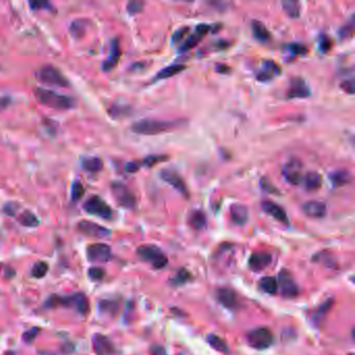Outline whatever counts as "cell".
Here are the masks:
<instances>
[{
	"mask_svg": "<svg viewBox=\"0 0 355 355\" xmlns=\"http://www.w3.org/2000/svg\"><path fill=\"white\" fill-rule=\"evenodd\" d=\"M181 125V120H161L145 118L135 121L131 125V130L138 134L155 135L171 131Z\"/></svg>",
	"mask_w": 355,
	"mask_h": 355,
	"instance_id": "cell-1",
	"label": "cell"
},
{
	"mask_svg": "<svg viewBox=\"0 0 355 355\" xmlns=\"http://www.w3.org/2000/svg\"><path fill=\"white\" fill-rule=\"evenodd\" d=\"M35 95L40 103L54 110L67 111L75 107L74 99L66 95H61V94H58L51 90L38 88L35 91Z\"/></svg>",
	"mask_w": 355,
	"mask_h": 355,
	"instance_id": "cell-2",
	"label": "cell"
},
{
	"mask_svg": "<svg viewBox=\"0 0 355 355\" xmlns=\"http://www.w3.org/2000/svg\"><path fill=\"white\" fill-rule=\"evenodd\" d=\"M46 305L49 307L55 306H66V307H73L77 310L80 315H86L89 311V301L85 294L77 293L70 296L65 297H59V296H52L50 297Z\"/></svg>",
	"mask_w": 355,
	"mask_h": 355,
	"instance_id": "cell-3",
	"label": "cell"
},
{
	"mask_svg": "<svg viewBox=\"0 0 355 355\" xmlns=\"http://www.w3.org/2000/svg\"><path fill=\"white\" fill-rule=\"evenodd\" d=\"M37 78L39 81L47 86L66 88L69 86L68 79L64 74L54 66H44L37 72Z\"/></svg>",
	"mask_w": 355,
	"mask_h": 355,
	"instance_id": "cell-4",
	"label": "cell"
},
{
	"mask_svg": "<svg viewBox=\"0 0 355 355\" xmlns=\"http://www.w3.org/2000/svg\"><path fill=\"white\" fill-rule=\"evenodd\" d=\"M137 253L143 260L150 263L155 269H162L167 265V263H168V259H167L166 255L158 246H154V245L140 246L137 250Z\"/></svg>",
	"mask_w": 355,
	"mask_h": 355,
	"instance_id": "cell-5",
	"label": "cell"
},
{
	"mask_svg": "<svg viewBox=\"0 0 355 355\" xmlns=\"http://www.w3.org/2000/svg\"><path fill=\"white\" fill-rule=\"evenodd\" d=\"M247 342L250 346L257 350H264L272 346L274 342L273 333L266 327L255 328L248 332Z\"/></svg>",
	"mask_w": 355,
	"mask_h": 355,
	"instance_id": "cell-6",
	"label": "cell"
},
{
	"mask_svg": "<svg viewBox=\"0 0 355 355\" xmlns=\"http://www.w3.org/2000/svg\"><path fill=\"white\" fill-rule=\"evenodd\" d=\"M83 210L88 214L99 217L104 220H110L113 217L111 206L99 196H92L83 204Z\"/></svg>",
	"mask_w": 355,
	"mask_h": 355,
	"instance_id": "cell-7",
	"label": "cell"
},
{
	"mask_svg": "<svg viewBox=\"0 0 355 355\" xmlns=\"http://www.w3.org/2000/svg\"><path fill=\"white\" fill-rule=\"evenodd\" d=\"M111 189L115 199L121 206L128 208V210L134 208L135 204H137V199H135L133 193L128 189V186L120 181H114L111 185Z\"/></svg>",
	"mask_w": 355,
	"mask_h": 355,
	"instance_id": "cell-8",
	"label": "cell"
},
{
	"mask_svg": "<svg viewBox=\"0 0 355 355\" xmlns=\"http://www.w3.org/2000/svg\"><path fill=\"white\" fill-rule=\"evenodd\" d=\"M283 177L292 185H298L303 178V164L299 159H291L283 167Z\"/></svg>",
	"mask_w": 355,
	"mask_h": 355,
	"instance_id": "cell-9",
	"label": "cell"
},
{
	"mask_svg": "<svg viewBox=\"0 0 355 355\" xmlns=\"http://www.w3.org/2000/svg\"><path fill=\"white\" fill-rule=\"evenodd\" d=\"M310 89L305 80L301 77H293L287 91L288 99H305L310 96Z\"/></svg>",
	"mask_w": 355,
	"mask_h": 355,
	"instance_id": "cell-10",
	"label": "cell"
},
{
	"mask_svg": "<svg viewBox=\"0 0 355 355\" xmlns=\"http://www.w3.org/2000/svg\"><path fill=\"white\" fill-rule=\"evenodd\" d=\"M277 283L280 293L284 297L295 298L298 296L299 288L288 271L285 270L279 274V279Z\"/></svg>",
	"mask_w": 355,
	"mask_h": 355,
	"instance_id": "cell-11",
	"label": "cell"
},
{
	"mask_svg": "<svg viewBox=\"0 0 355 355\" xmlns=\"http://www.w3.org/2000/svg\"><path fill=\"white\" fill-rule=\"evenodd\" d=\"M78 231L88 237L95 238H107L111 236V231L107 227L101 226L95 222L82 220L78 223Z\"/></svg>",
	"mask_w": 355,
	"mask_h": 355,
	"instance_id": "cell-12",
	"label": "cell"
},
{
	"mask_svg": "<svg viewBox=\"0 0 355 355\" xmlns=\"http://www.w3.org/2000/svg\"><path fill=\"white\" fill-rule=\"evenodd\" d=\"M87 256L93 263H107L112 257V250L107 244H93L87 249Z\"/></svg>",
	"mask_w": 355,
	"mask_h": 355,
	"instance_id": "cell-13",
	"label": "cell"
},
{
	"mask_svg": "<svg viewBox=\"0 0 355 355\" xmlns=\"http://www.w3.org/2000/svg\"><path fill=\"white\" fill-rule=\"evenodd\" d=\"M160 176L164 181H166L167 183L173 186L177 192L180 193L184 197L189 196L187 187L178 173L175 172L174 170H171V169H163L160 172Z\"/></svg>",
	"mask_w": 355,
	"mask_h": 355,
	"instance_id": "cell-14",
	"label": "cell"
},
{
	"mask_svg": "<svg viewBox=\"0 0 355 355\" xmlns=\"http://www.w3.org/2000/svg\"><path fill=\"white\" fill-rule=\"evenodd\" d=\"M281 74V68L275 61L264 59L260 70L256 73V79L262 82H268Z\"/></svg>",
	"mask_w": 355,
	"mask_h": 355,
	"instance_id": "cell-15",
	"label": "cell"
},
{
	"mask_svg": "<svg viewBox=\"0 0 355 355\" xmlns=\"http://www.w3.org/2000/svg\"><path fill=\"white\" fill-rule=\"evenodd\" d=\"M260 205H262L263 211L266 214H268L269 216L274 218L275 220H277L278 222L283 223L285 225L290 224L287 212L279 204H277V203H275L273 201H271V200H264Z\"/></svg>",
	"mask_w": 355,
	"mask_h": 355,
	"instance_id": "cell-16",
	"label": "cell"
},
{
	"mask_svg": "<svg viewBox=\"0 0 355 355\" xmlns=\"http://www.w3.org/2000/svg\"><path fill=\"white\" fill-rule=\"evenodd\" d=\"M217 299L220 303L228 309H237L238 307V299L236 292L228 288H221L217 291Z\"/></svg>",
	"mask_w": 355,
	"mask_h": 355,
	"instance_id": "cell-17",
	"label": "cell"
},
{
	"mask_svg": "<svg viewBox=\"0 0 355 355\" xmlns=\"http://www.w3.org/2000/svg\"><path fill=\"white\" fill-rule=\"evenodd\" d=\"M121 58V47L118 39H114L111 41L110 44V55L107 60L102 62L103 71H111L118 65Z\"/></svg>",
	"mask_w": 355,
	"mask_h": 355,
	"instance_id": "cell-18",
	"label": "cell"
},
{
	"mask_svg": "<svg viewBox=\"0 0 355 355\" xmlns=\"http://www.w3.org/2000/svg\"><path fill=\"white\" fill-rule=\"evenodd\" d=\"M302 211L310 218L321 219L325 217L327 213V207L324 202L319 200H310L302 205Z\"/></svg>",
	"mask_w": 355,
	"mask_h": 355,
	"instance_id": "cell-19",
	"label": "cell"
},
{
	"mask_svg": "<svg viewBox=\"0 0 355 355\" xmlns=\"http://www.w3.org/2000/svg\"><path fill=\"white\" fill-rule=\"evenodd\" d=\"M93 349L96 355H112L115 351L111 340L102 335H95L93 337Z\"/></svg>",
	"mask_w": 355,
	"mask_h": 355,
	"instance_id": "cell-20",
	"label": "cell"
},
{
	"mask_svg": "<svg viewBox=\"0 0 355 355\" xmlns=\"http://www.w3.org/2000/svg\"><path fill=\"white\" fill-rule=\"evenodd\" d=\"M272 262V256L267 252H255L249 258V267L251 270L259 272L266 269Z\"/></svg>",
	"mask_w": 355,
	"mask_h": 355,
	"instance_id": "cell-21",
	"label": "cell"
},
{
	"mask_svg": "<svg viewBox=\"0 0 355 355\" xmlns=\"http://www.w3.org/2000/svg\"><path fill=\"white\" fill-rule=\"evenodd\" d=\"M248 217L249 212L245 205L235 203L231 206V218L235 224L244 225L248 221Z\"/></svg>",
	"mask_w": 355,
	"mask_h": 355,
	"instance_id": "cell-22",
	"label": "cell"
},
{
	"mask_svg": "<svg viewBox=\"0 0 355 355\" xmlns=\"http://www.w3.org/2000/svg\"><path fill=\"white\" fill-rule=\"evenodd\" d=\"M302 182H303L305 190L309 192H315L322 186V175L317 171L307 172L303 176V178H302Z\"/></svg>",
	"mask_w": 355,
	"mask_h": 355,
	"instance_id": "cell-23",
	"label": "cell"
},
{
	"mask_svg": "<svg viewBox=\"0 0 355 355\" xmlns=\"http://www.w3.org/2000/svg\"><path fill=\"white\" fill-rule=\"evenodd\" d=\"M251 30L253 37L260 42V43H267L271 40V34L266 27V25L258 20H253L251 22Z\"/></svg>",
	"mask_w": 355,
	"mask_h": 355,
	"instance_id": "cell-24",
	"label": "cell"
},
{
	"mask_svg": "<svg viewBox=\"0 0 355 355\" xmlns=\"http://www.w3.org/2000/svg\"><path fill=\"white\" fill-rule=\"evenodd\" d=\"M329 179L332 182L333 186L340 187V186H344V185L348 184L352 179V176L348 170L340 169V170H336V171L331 172L329 174Z\"/></svg>",
	"mask_w": 355,
	"mask_h": 355,
	"instance_id": "cell-25",
	"label": "cell"
},
{
	"mask_svg": "<svg viewBox=\"0 0 355 355\" xmlns=\"http://www.w3.org/2000/svg\"><path fill=\"white\" fill-rule=\"evenodd\" d=\"M186 69L185 65L182 64H173L168 67H166L158 72V74L155 75V80H163L175 76L178 73L184 71Z\"/></svg>",
	"mask_w": 355,
	"mask_h": 355,
	"instance_id": "cell-26",
	"label": "cell"
},
{
	"mask_svg": "<svg viewBox=\"0 0 355 355\" xmlns=\"http://www.w3.org/2000/svg\"><path fill=\"white\" fill-rule=\"evenodd\" d=\"M81 167L87 172L97 173L102 169L103 163L97 156H91V158H85L81 160Z\"/></svg>",
	"mask_w": 355,
	"mask_h": 355,
	"instance_id": "cell-27",
	"label": "cell"
},
{
	"mask_svg": "<svg viewBox=\"0 0 355 355\" xmlns=\"http://www.w3.org/2000/svg\"><path fill=\"white\" fill-rule=\"evenodd\" d=\"M259 288L264 291L265 293L274 295L278 291V283L277 279L272 276H265L259 280Z\"/></svg>",
	"mask_w": 355,
	"mask_h": 355,
	"instance_id": "cell-28",
	"label": "cell"
},
{
	"mask_svg": "<svg viewBox=\"0 0 355 355\" xmlns=\"http://www.w3.org/2000/svg\"><path fill=\"white\" fill-rule=\"evenodd\" d=\"M285 13L292 19L299 18L301 14V6L298 1H292V0H286L281 2Z\"/></svg>",
	"mask_w": 355,
	"mask_h": 355,
	"instance_id": "cell-29",
	"label": "cell"
},
{
	"mask_svg": "<svg viewBox=\"0 0 355 355\" xmlns=\"http://www.w3.org/2000/svg\"><path fill=\"white\" fill-rule=\"evenodd\" d=\"M18 221L25 227H37L40 224L38 217L30 211H24L19 216Z\"/></svg>",
	"mask_w": 355,
	"mask_h": 355,
	"instance_id": "cell-30",
	"label": "cell"
},
{
	"mask_svg": "<svg viewBox=\"0 0 355 355\" xmlns=\"http://www.w3.org/2000/svg\"><path fill=\"white\" fill-rule=\"evenodd\" d=\"M189 222L196 231H201L206 226V217L201 211H195L191 214Z\"/></svg>",
	"mask_w": 355,
	"mask_h": 355,
	"instance_id": "cell-31",
	"label": "cell"
},
{
	"mask_svg": "<svg viewBox=\"0 0 355 355\" xmlns=\"http://www.w3.org/2000/svg\"><path fill=\"white\" fill-rule=\"evenodd\" d=\"M87 26L88 25H87V22L85 20H83V19H77L75 21H73V22L71 23L70 33L74 38L79 39L83 35H85Z\"/></svg>",
	"mask_w": 355,
	"mask_h": 355,
	"instance_id": "cell-32",
	"label": "cell"
},
{
	"mask_svg": "<svg viewBox=\"0 0 355 355\" xmlns=\"http://www.w3.org/2000/svg\"><path fill=\"white\" fill-rule=\"evenodd\" d=\"M202 36L197 34L196 31L194 34L190 35L189 37H187L184 42H182V44L179 46V51L180 52H185V51H189L191 50L192 48H194L195 46H197L198 44H199V42L202 40Z\"/></svg>",
	"mask_w": 355,
	"mask_h": 355,
	"instance_id": "cell-33",
	"label": "cell"
},
{
	"mask_svg": "<svg viewBox=\"0 0 355 355\" xmlns=\"http://www.w3.org/2000/svg\"><path fill=\"white\" fill-rule=\"evenodd\" d=\"M207 343L210 344L212 348H214L219 352H223V353L228 352V347L226 345V343L217 335L207 336Z\"/></svg>",
	"mask_w": 355,
	"mask_h": 355,
	"instance_id": "cell-34",
	"label": "cell"
},
{
	"mask_svg": "<svg viewBox=\"0 0 355 355\" xmlns=\"http://www.w3.org/2000/svg\"><path fill=\"white\" fill-rule=\"evenodd\" d=\"M332 47V41L331 39L325 35V34H321L318 38V48L320 50V52L322 54H328Z\"/></svg>",
	"mask_w": 355,
	"mask_h": 355,
	"instance_id": "cell-35",
	"label": "cell"
},
{
	"mask_svg": "<svg viewBox=\"0 0 355 355\" xmlns=\"http://www.w3.org/2000/svg\"><path fill=\"white\" fill-rule=\"evenodd\" d=\"M287 51H289L294 57H303L307 54V48L300 43H290L286 46Z\"/></svg>",
	"mask_w": 355,
	"mask_h": 355,
	"instance_id": "cell-36",
	"label": "cell"
},
{
	"mask_svg": "<svg viewBox=\"0 0 355 355\" xmlns=\"http://www.w3.org/2000/svg\"><path fill=\"white\" fill-rule=\"evenodd\" d=\"M259 185L262 190L266 193L273 194V195H280V191L274 185V183L271 181L268 177H262L259 180Z\"/></svg>",
	"mask_w": 355,
	"mask_h": 355,
	"instance_id": "cell-37",
	"label": "cell"
},
{
	"mask_svg": "<svg viewBox=\"0 0 355 355\" xmlns=\"http://www.w3.org/2000/svg\"><path fill=\"white\" fill-rule=\"evenodd\" d=\"M332 303H333V301L329 299V300H327L326 302H324V303H323V304L316 310V312L314 314V320H315V322H321V320H322L323 318H324V317L326 316L327 312L330 310V308H331V306H332Z\"/></svg>",
	"mask_w": 355,
	"mask_h": 355,
	"instance_id": "cell-38",
	"label": "cell"
},
{
	"mask_svg": "<svg viewBox=\"0 0 355 355\" xmlns=\"http://www.w3.org/2000/svg\"><path fill=\"white\" fill-rule=\"evenodd\" d=\"M48 272V265L46 262H38L31 269V275L35 278H42Z\"/></svg>",
	"mask_w": 355,
	"mask_h": 355,
	"instance_id": "cell-39",
	"label": "cell"
},
{
	"mask_svg": "<svg viewBox=\"0 0 355 355\" xmlns=\"http://www.w3.org/2000/svg\"><path fill=\"white\" fill-rule=\"evenodd\" d=\"M83 194H85V187H83L82 183L78 180L74 181L71 187V198L73 201H79Z\"/></svg>",
	"mask_w": 355,
	"mask_h": 355,
	"instance_id": "cell-40",
	"label": "cell"
},
{
	"mask_svg": "<svg viewBox=\"0 0 355 355\" xmlns=\"http://www.w3.org/2000/svg\"><path fill=\"white\" fill-rule=\"evenodd\" d=\"M168 160V156L167 155H163V154H152V155H148L146 156V158L144 159L143 161V165L144 166H147L149 167V168H151V167H153L154 165L159 164V163H162V162H165Z\"/></svg>",
	"mask_w": 355,
	"mask_h": 355,
	"instance_id": "cell-41",
	"label": "cell"
},
{
	"mask_svg": "<svg viewBox=\"0 0 355 355\" xmlns=\"http://www.w3.org/2000/svg\"><path fill=\"white\" fill-rule=\"evenodd\" d=\"M354 16L351 17V19L349 20V22L347 24H345L344 26L341 27L340 31H339V36L341 37V39H348L350 37H352L353 31H354Z\"/></svg>",
	"mask_w": 355,
	"mask_h": 355,
	"instance_id": "cell-42",
	"label": "cell"
},
{
	"mask_svg": "<svg viewBox=\"0 0 355 355\" xmlns=\"http://www.w3.org/2000/svg\"><path fill=\"white\" fill-rule=\"evenodd\" d=\"M189 278H190V273L187 272L185 269H180L178 270V272L176 273V275L172 278L171 283L173 286H180L186 283V281L189 280Z\"/></svg>",
	"mask_w": 355,
	"mask_h": 355,
	"instance_id": "cell-43",
	"label": "cell"
},
{
	"mask_svg": "<svg viewBox=\"0 0 355 355\" xmlns=\"http://www.w3.org/2000/svg\"><path fill=\"white\" fill-rule=\"evenodd\" d=\"M190 31V28L187 26H182L180 28L177 29L176 31H174V34L172 36V42L174 44H178L180 42L184 39V37L187 35V33Z\"/></svg>",
	"mask_w": 355,
	"mask_h": 355,
	"instance_id": "cell-44",
	"label": "cell"
},
{
	"mask_svg": "<svg viewBox=\"0 0 355 355\" xmlns=\"http://www.w3.org/2000/svg\"><path fill=\"white\" fill-rule=\"evenodd\" d=\"M144 4L145 3L143 1H130V2H128L126 9L130 15H137L140 12H142Z\"/></svg>",
	"mask_w": 355,
	"mask_h": 355,
	"instance_id": "cell-45",
	"label": "cell"
},
{
	"mask_svg": "<svg viewBox=\"0 0 355 355\" xmlns=\"http://www.w3.org/2000/svg\"><path fill=\"white\" fill-rule=\"evenodd\" d=\"M104 275H106V272L104 270L98 267H93L89 269V276L92 280H101Z\"/></svg>",
	"mask_w": 355,
	"mask_h": 355,
	"instance_id": "cell-46",
	"label": "cell"
},
{
	"mask_svg": "<svg viewBox=\"0 0 355 355\" xmlns=\"http://www.w3.org/2000/svg\"><path fill=\"white\" fill-rule=\"evenodd\" d=\"M340 87L344 92H346L347 94H349V95H353V94H354V79L351 78V79H347V80L342 81Z\"/></svg>",
	"mask_w": 355,
	"mask_h": 355,
	"instance_id": "cell-47",
	"label": "cell"
},
{
	"mask_svg": "<svg viewBox=\"0 0 355 355\" xmlns=\"http://www.w3.org/2000/svg\"><path fill=\"white\" fill-rule=\"evenodd\" d=\"M39 333H40V328H38V327L31 328V329H29V330L24 332L23 340L25 342H27V343H31L37 338V336L39 335Z\"/></svg>",
	"mask_w": 355,
	"mask_h": 355,
	"instance_id": "cell-48",
	"label": "cell"
},
{
	"mask_svg": "<svg viewBox=\"0 0 355 355\" xmlns=\"http://www.w3.org/2000/svg\"><path fill=\"white\" fill-rule=\"evenodd\" d=\"M141 168V165L138 162H129L125 165V171L128 173H135L138 172Z\"/></svg>",
	"mask_w": 355,
	"mask_h": 355,
	"instance_id": "cell-49",
	"label": "cell"
},
{
	"mask_svg": "<svg viewBox=\"0 0 355 355\" xmlns=\"http://www.w3.org/2000/svg\"><path fill=\"white\" fill-rule=\"evenodd\" d=\"M30 7L33 9H50L51 8V4L47 1H36V2H29Z\"/></svg>",
	"mask_w": 355,
	"mask_h": 355,
	"instance_id": "cell-50",
	"label": "cell"
},
{
	"mask_svg": "<svg viewBox=\"0 0 355 355\" xmlns=\"http://www.w3.org/2000/svg\"><path fill=\"white\" fill-rule=\"evenodd\" d=\"M210 30H211V25H208V24H203V23H201V24H198V25L196 26V29H195L196 33H197V34H199V35H201L202 37L206 36V35H207V33H208V31H210Z\"/></svg>",
	"mask_w": 355,
	"mask_h": 355,
	"instance_id": "cell-51",
	"label": "cell"
},
{
	"mask_svg": "<svg viewBox=\"0 0 355 355\" xmlns=\"http://www.w3.org/2000/svg\"><path fill=\"white\" fill-rule=\"evenodd\" d=\"M151 355H168L166 349L160 345H153L150 349Z\"/></svg>",
	"mask_w": 355,
	"mask_h": 355,
	"instance_id": "cell-52",
	"label": "cell"
},
{
	"mask_svg": "<svg viewBox=\"0 0 355 355\" xmlns=\"http://www.w3.org/2000/svg\"><path fill=\"white\" fill-rule=\"evenodd\" d=\"M17 207H18V205H17L16 203L9 202V203H7V204L4 206V212H5L7 215L13 216V215H15V213H16V211H17Z\"/></svg>",
	"mask_w": 355,
	"mask_h": 355,
	"instance_id": "cell-53",
	"label": "cell"
},
{
	"mask_svg": "<svg viewBox=\"0 0 355 355\" xmlns=\"http://www.w3.org/2000/svg\"><path fill=\"white\" fill-rule=\"evenodd\" d=\"M9 103H10V99L8 97H4V96L0 97V112L4 111L9 106Z\"/></svg>",
	"mask_w": 355,
	"mask_h": 355,
	"instance_id": "cell-54",
	"label": "cell"
},
{
	"mask_svg": "<svg viewBox=\"0 0 355 355\" xmlns=\"http://www.w3.org/2000/svg\"><path fill=\"white\" fill-rule=\"evenodd\" d=\"M216 70H217V72H220V73H228L229 71H231V68H229L227 65L217 64L216 65Z\"/></svg>",
	"mask_w": 355,
	"mask_h": 355,
	"instance_id": "cell-55",
	"label": "cell"
}]
</instances>
